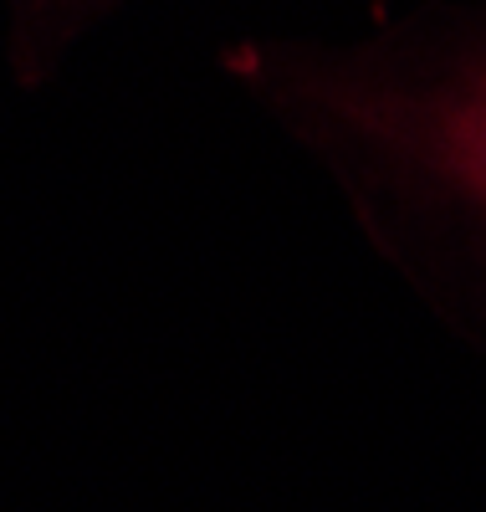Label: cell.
<instances>
[{"label": "cell", "instance_id": "cell-1", "mask_svg": "<svg viewBox=\"0 0 486 512\" xmlns=\"http://www.w3.org/2000/svg\"><path fill=\"white\" fill-rule=\"evenodd\" d=\"M471 159L481 164V175H486V113L476 118V134H471Z\"/></svg>", "mask_w": 486, "mask_h": 512}]
</instances>
